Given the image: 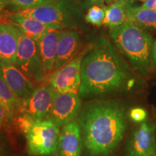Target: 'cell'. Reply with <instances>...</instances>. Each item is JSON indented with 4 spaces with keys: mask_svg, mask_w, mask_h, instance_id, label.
Here are the masks:
<instances>
[{
    "mask_svg": "<svg viewBox=\"0 0 156 156\" xmlns=\"http://www.w3.org/2000/svg\"><path fill=\"white\" fill-rule=\"evenodd\" d=\"M130 64L108 39L101 37L84 56L79 95L89 99L127 90L134 83Z\"/></svg>",
    "mask_w": 156,
    "mask_h": 156,
    "instance_id": "obj_1",
    "label": "cell"
},
{
    "mask_svg": "<svg viewBox=\"0 0 156 156\" xmlns=\"http://www.w3.org/2000/svg\"><path fill=\"white\" fill-rule=\"evenodd\" d=\"M77 121L88 156L110 155L122 141L127 126L125 108L114 101L85 103Z\"/></svg>",
    "mask_w": 156,
    "mask_h": 156,
    "instance_id": "obj_2",
    "label": "cell"
},
{
    "mask_svg": "<svg viewBox=\"0 0 156 156\" xmlns=\"http://www.w3.org/2000/svg\"><path fill=\"white\" fill-rule=\"evenodd\" d=\"M109 36L115 46L127 58L132 69L141 75H147L151 68L153 38L132 22L111 28Z\"/></svg>",
    "mask_w": 156,
    "mask_h": 156,
    "instance_id": "obj_3",
    "label": "cell"
},
{
    "mask_svg": "<svg viewBox=\"0 0 156 156\" xmlns=\"http://www.w3.org/2000/svg\"><path fill=\"white\" fill-rule=\"evenodd\" d=\"M14 123L26 140L30 155L48 156L55 153L59 136V127L48 119L34 120L17 115Z\"/></svg>",
    "mask_w": 156,
    "mask_h": 156,
    "instance_id": "obj_4",
    "label": "cell"
},
{
    "mask_svg": "<svg viewBox=\"0 0 156 156\" xmlns=\"http://www.w3.org/2000/svg\"><path fill=\"white\" fill-rule=\"evenodd\" d=\"M15 66L34 83H40L44 80L41 60L37 43L22 32L19 38Z\"/></svg>",
    "mask_w": 156,
    "mask_h": 156,
    "instance_id": "obj_5",
    "label": "cell"
},
{
    "mask_svg": "<svg viewBox=\"0 0 156 156\" xmlns=\"http://www.w3.org/2000/svg\"><path fill=\"white\" fill-rule=\"evenodd\" d=\"M88 48H85L63 67L49 75L48 83L56 92L79 93L81 83V65Z\"/></svg>",
    "mask_w": 156,
    "mask_h": 156,
    "instance_id": "obj_6",
    "label": "cell"
},
{
    "mask_svg": "<svg viewBox=\"0 0 156 156\" xmlns=\"http://www.w3.org/2000/svg\"><path fill=\"white\" fill-rule=\"evenodd\" d=\"M56 91L48 83L36 87L30 96L21 101L17 115L34 120L46 119L51 109Z\"/></svg>",
    "mask_w": 156,
    "mask_h": 156,
    "instance_id": "obj_7",
    "label": "cell"
},
{
    "mask_svg": "<svg viewBox=\"0 0 156 156\" xmlns=\"http://www.w3.org/2000/svg\"><path fill=\"white\" fill-rule=\"evenodd\" d=\"M82 106L81 98L78 93L56 92L51 109L46 119L58 127L64 126L77 119Z\"/></svg>",
    "mask_w": 156,
    "mask_h": 156,
    "instance_id": "obj_8",
    "label": "cell"
},
{
    "mask_svg": "<svg viewBox=\"0 0 156 156\" xmlns=\"http://www.w3.org/2000/svg\"><path fill=\"white\" fill-rule=\"evenodd\" d=\"M124 156H156V126L142 122L129 139Z\"/></svg>",
    "mask_w": 156,
    "mask_h": 156,
    "instance_id": "obj_9",
    "label": "cell"
},
{
    "mask_svg": "<svg viewBox=\"0 0 156 156\" xmlns=\"http://www.w3.org/2000/svg\"><path fill=\"white\" fill-rule=\"evenodd\" d=\"M0 77L21 101L30 96L36 88L34 83L13 64L0 62Z\"/></svg>",
    "mask_w": 156,
    "mask_h": 156,
    "instance_id": "obj_10",
    "label": "cell"
},
{
    "mask_svg": "<svg viewBox=\"0 0 156 156\" xmlns=\"http://www.w3.org/2000/svg\"><path fill=\"white\" fill-rule=\"evenodd\" d=\"M62 3L20 9L16 13L38 20L46 24L56 25L64 29L69 26V23L67 12L62 7Z\"/></svg>",
    "mask_w": 156,
    "mask_h": 156,
    "instance_id": "obj_11",
    "label": "cell"
},
{
    "mask_svg": "<svg viewBox=\"0 0 156 156\" xmlns=\"http://www.w3.org/2000/svg\"><path fill=\"white\" fill-rule=\"evenodd\" d=\"M83 148V138L77 119L62 126L56 156H81Z\"/></svg>",
    "mask_w": 156,
    "mask_h": 156,
    "instance_id": "obj_12",
    "label": "cell"
},
{
    "mask_svg": "<svg viewBox=\"0 0 156 156\" xmlns=\"http://www.w3.org/2000/svg\"><path fill=\"white\" fill-rule=\"evenodd\" d=\"M80 47L81 40L77 32L75 30L62 31L52 73L60 69L75 57L80 52Z\"/></svg>",
    "mask_w": 156,
    "mask_h": 156,
    "instance_id": "obj_13",
    "label": "cell"
},
{
    "mask_svg": "<svg viewBox=\"0 0 156 156\" xmlns=\"http://www.w3.org/2000/svg\"><path fill=\"white\" fill-rule=\"evenodd\" d=\"M20 34L21 31L14 25L0 23V62L16 64Z\"/></svg>",
    "mask_w": 156,
    "mask_h": 156,
    "instance_id": "obj_14",
    "label": "cell"
},
{
    "mask_svg": "<svg viewBox=\"0 0 156 156\" xmlns=\"http://www.w3.org/2000/svg\"><path fill=\"white\" fill-rule=\"evenodd\" d=\"M62 31H48L43 35L36 41L44 76L50 75L53 71L57 54L58 43Z\"/></svg>",
    "mask_w": 156,
    "mask_h": 156,
    "instance_id": "obj_15",
    "label": "cell"
},
{
    "mask_svg": "<svg viewBox=\"0 0 156 156\" xmlns=\"http://www.w3.org/2000/svg\"><path fill=\"white\" fill-rule=\"evenodd\" d=\"M9 23L18 28L25 36L37 41L43 35L51 30H62L63 29L58 26L48 25L32 17L23 16L16 12L9 14L7 17Z\"/></svg>",
    "mask_w": 156,
    "mask_h": 156,
    "instance_id": "obj_16",
    "label": "cell"
},
{
    "mask_svg": "<svg viewBox=\"0 0 156 156\" xmlns=\"http://www.w3.org/2000/svg\"><path fill=\"white\" fill-rule=\"evenodd\" d=\"M130 5L126 0H116L109 7H106L103 25L111 29L129 22V8Z\"/></svg>",
    "mask_w": 156,
    "mask_h": 156,
    "instance_id": "obj_17",
    "label": "cell"
},
{
    "mask_svg": "<svg viewBox=\"0 0 156 156\" xmlns=\"http://www.w3.org/2000/svg\"><path fill=\"white\" fill-rule=\"evenodd\" d=\"M129 22L134 23L146 31L156 32V11L146 8L143 6L129 8Z\"/></svg>",
    "mask_w": 156,
    "mask_h": 156,
    "instance_id": "obj_18",
    "label": "cell"
},
{
    "mask_svg": "<svg viewBox=\"0 0 156 156\" xmlns=\"http://www.w3.org/2000/svg\"><path fill=\"white\" fill-rule=\"evenodd\" d=\"M17 98L5 81L0 77V105L7 116V123L14 122L21 104Z\"/></svg>",
    "mask_w": 156,
    "mask_h": 156,
    "instance_id": "obj_19",
    "label": "cell"
},
{
    "mask_svg": "<svg viewBox=\"0 0 156 156\" xmlns=\"http://www.w3.org/2000/svg\"><path fill=\"white\" fill-rule=\"evenodd\" d=\"M5 1L7 4L17 7L20 10L42 5H54V4L62 2V0H5Z\"/></svg>",
    "mask_w": 156,
    "mask_h": 156,
    "instance_id": "obj_20",
    "label": "cell"
},
{
    "mask_svg": "<svg viewBox=\"0 0 156 156\" xmlns=\"http://www.w3.org/2000/svg\"><path fill=\"white\" fill-rule=\"evenodd\" d=\"M105 16H106V7L93 5L87 10L85 20L87 23H90L96 26H101L103 25Z\"/></svg>",
    "mask_w": 156,
    "mask_h": 156,
    "instance_id": "obj_21",
    "label": "cell"
},
{
    "mask_svg": "<svg viewBox=\"0 0 156 156\" xmlns=\"http://www.w3.org/2000/svg\"><path fill=\"white\" fill-rule=\"evenodd\" d=\"M11 153L9 140L5 132H0V156H9Z\"/></svg>",
    "mask_w": 156,
    "mask_h": 156,
    "instance_id": "obj_22",
    "label": "cell"
},
{
    "mask_svg": "<svg viewBox=\"0 0 156 156\" xmlns=\"http://www.w3.org/2000/svg\"><path fill=\"white\" fill-rule=\"evenodd\" d=\"M129 117L135 122H141L145 120L147 112L142 108H134L129 112Z\"/></svg>",
    "mask_w": 156,
    "mask_h": 156,
    "instance_id": "obj_23",
    "label": "cell"
},
{
    "mask_svg": "<svg viewBox=\"0 0 156 156\" xmlns=\"http://www.w3.org/2000/svg\"><path fill=\"white\" fill-rule=\"evenodd\" d=\"M142 6L146 7V8L156 11V0H145L143 5Z\"/></svg>",
    "mask_w": 156,
    "mask_h": 156,
    "instance_id": "obj_24",
    "label": "cell"
},
{
    "mask_svg": "<svg viewBox=\"0 0 156 156\" xmlns=\"http://www.w3.org/2000/svg\"><path fill=\"white\" fill-rule=\"evenodd\" d=\"M6 123H7V116H6L5 110L3 109L2 106L0 105V128Z\"/></svg>",
    "mask_w": 156,
    "mask_h": 156,
    "instance_id": "obj_25",
    "label": "cell"
},
{
    "mask_svg": "<svg viewBox=\"0 0 156 156\" xmlns=\"http://www.w3.org/2000/svg\"><path fill=\"white\" fill-rule=\"evenodd\" d=\"M151 60L153 61L154 65L156 66V40L154 41L153 43V46H152Z\"/></svg>",
    "mask_w": 156,
    "mask_h": 156,
    "instance_id": "obj_26",
    "label": "cell"
},
{
    "mask_svg": "<svg viewBox=\"0 0 156 156\" xmlns=\"http://www.w3.org/2000/svg\"><path fill=\"white\" fill-rule=\"evenodd\" d=\"M7 3H6L5 0H0V8H2Z\"/></svg>",
    "mask_w": 156,
    "mask_h": 156,
    "instance_id": "obj_27",
    "label": "cell"
},
{
    "mask_svg": "<svg viewBox=\"0 0 156 156\" xmlns=\"http://www.w3.org/2000/svg\"><path fill=\"white\" fill-rule=\"evenodd\" d=\"M101 1H106V2H112V1H114V2H116V0H101Z\"/></svg>",
    "mask_w": 156,
    "mask_h": 156,
    "instance_id": "obj_28",
    "label": "cell"
},
{
    "mask_svg": "<svg viewBox=\"0 0 156 156\" xmlns=\"http://www.w3.org/2000/svg\"><path fill=\"white\" fill-rule=\"evenodd\" d=\"M143 1H145V0H143Z\"/></svg>",
    "mask_w": 156,
    "mask_h": 156,
    "instance_id": "obj_29",
    "label": "cell"
}]
</instances>
